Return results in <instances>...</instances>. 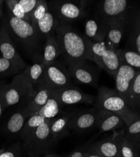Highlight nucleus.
Returning a JSON list of instances; mask_svg holds the SVG:
<instances>
[{
    "label": "nucleus",
    "instance_id": "9d476101",
    "mask_svg": "<svg viewBox=\"0 0 140 157\" xmlns=\"http://www.w3.org/2000/svg\"><path fill=\"white\" fill-rule=\"evenodd\" d=\"M51 93L57 100L60 106L81 103L92 104L96 98V97L87 94L74 86L55 90L52 89Z\"/></svg>",
    "mask_w": 140,
    "mask_h": 157
},
{
    "label": "nucleus",
    "instance_id": "473e14b6",
    "mask_svg": "<svg viewBox=\"0 0 140 157\" xmlns=\"http://www.w3.org/2000/svg\"><path fill=\"white\" fill-rule=\"evenodd\" d=\"M8 13L13 17L31 23L30 17L25 13L22 7L18 3V0H6L5 1Z\"/></svg>",
    "mask_w": 140,
    "mask_h": 157
},
{
    "label": "nucleus",
    "instance_id": "0eeeda50",
    "mask_svg": "<svg viewBox=\"0 0 140 157\" xmlns=\"http://www.w3.org/2000/svg\"><path fill=\"white\" fill-rule=\"evenodd\" d=\"M48 10L57 17L59 22L68 23L78 20L86 15L85 10L78 2L71 1H50Z\"/></svg>",
    "mask_w": 140,
    "mask_h": 157
},
{
    "label": "nucleus",
    "instance_id": "4468645a",
    "mask_svg": "<svg viewBox=\"0 0 140 157\" xmlns=\"http://www.w3.org/2000/svg\"><path fill=\"white\" fill-rule=\"evenodd\" d=\"M138 71L124 63L120 66L114 77L116 84V91L126 101L127 94L131 83L133 81Z\"/></svg>",
    "mask_w": 140,
    "mask_h": 157
},
{
    "label": "nucleus",
    "instance_id": "aec40b11",
    "mask_svg": "<svg viewBox=\"0 0 140 157\" xmlns=\"http://www.w3.org/2000/svg\"><path fill=\"white\" fill-rule=\"evenodd\" d=\"M130 21L129 22L115 23L107 26L104 42L108 47L114 50L118 49Z\"/></svg>",
    "mask_w": 140,
    "mask_h": 157
},
{
    "label": "nucleus",
    "instance_id": "4be33fe9",
    "mask_svg": "<svg viewBox=\"0 0 140 157\" xmlns=\"http://www.w3.org/2000/svg\"><path fill=\"white\" fill-rule=\"evenodd\" d=\"M102 157H121L116 135L100 140L91 147Z\"/></svg>",
    "mask_w": 140,
    "mask_h": 157
},
{
    "label": "nucleus",
    "instance_id": "58836bf2",
    "mask_svg": "<svg viewBox=\"0 0 140 157\" xmlns=\"http://www.w3.org/2000/svg\"><path fill=\"white\" fill-rule=\"evenodd\" d=\"M85 157H102L98 153L94 150L91 147L89 148L86 150V153Z\"/></svg>",
    "mask_w": 140,
    "mask_h": 157
},
{
    "label": "nucleus",
    "instance_id": "72a5a7b5",
    "mask_svg": "<svg viewBox=\"0 0 140 157\" xmlns=\"http://www.w3.org/2000/svg\"><path fill=\"white\" fill-rule=\"evenodd\" d=\"M48 10V7L47 1H40L39 0L36 6L32 11L30 15L31 24L33 26L37 21L41 19Z\"/></svg>",
    "mask_w": 140,
    "mask_h": 157
},
{
    "label": "nucleus",
    "instance_id": "c756f323",
    "mask_svg": "<svg viewBox=\"0 0 140 157\" xmlns=\"http://www.w3.org/2000/svg\"><path fill=\"white\" fill-rule=\"evenodd\" d=\"M27 120V117L23 110L15 113L10 116L6 123V129L7 132L10 134L20 133Z\"/></svg>",
    "mask_w": 140,
    "mask_h": 157
},
{
    "label": "nucleus",
    "instance_id": "1a4fd4ad",
    "mask_svg": "<svg viewBox=\"0 0 140 157\" xmlns=\"http://www.w3.org/2000/svg\"><path fill=\"white\" fill-rule=\"evenodd\" d=\"M44 68V84L52 90L73 86L71 77L67 69L57 62L45 65Z\"/></svg>",
    "mask_w": 140,
    "mask_h": 157
},
{
    "label": "nucleus",
    "instance_id": "f704fd0d",
    "mask_svg": "<svg viewBox=\"0 0 140 157\" xmlns=\"http://www.w3.org/2000/svg\"><path fill=\"white\" fill-rule=\"evenodd\" d=\"M39 2V0H18V3L22 7L25 13L30 17Z\"/></svg>",
    "mask_w": 140,
    "mask_h": 157
},
{
    "label": "nucleus",
    "instance_id": "f3484780",
    "mask_svg": "<svg viewBox=\"0 0 140 157\" xmlns=\"http://www.w3.org/2000/svg\"><path fill=\"white\" fill-rule=\"evenodd\" d=\"M107 27L94 15L87 18L85 22V36L93 42H104Z\"/></svg>",
    "mask_w": 140,
    "mask_h": 157
},
{
    "label": "nucleus",
    "instance_id": "f257e3e1",
    "mask_svg": "<svg viewBox=\"0 0 140 157\" xmlns=\"http://www.w3.org/2000/svg\"><path fill=\"white\" fill-rule=\"evenodd\" d=\"M54 35L59 44L61 54L68 64L88 60V38L79 34L69 24L60 22Z\"/></svg>",
    "mask_w": 140,
    "mask_h": 157
},
{
    "label": "nucleus",
    "instance_id": "4c0bfd02",
    "mask_svg": "<svg viewBox=\"0 0 140 157\" xmlns=\"http://www.w3.org/2000/svg\"><path fill=\"white\" fill-rule=\"evenodd\" d=\"M0 157H17V154L13 150H8L0 152Z\"/></svg>",
    "mask_w": 140,
    "mask_h": 157
},
{
    "label": "nucleus",
    "instance_id": "bb28decb",
    "mask_svg": "<svg viewBox=\"0 0 140 157\" xmlns=\"http://www.w3.org/2000/svg\"><path fill=\"white\" fill-rule=\"evenodd\" d=\"M124 136L134 146L139 148L140 145V118L139 115L126 126L123 132Z\"/></svg>",
    "mask_w": 140,
    "mask_h": 157
},
{
    "label": "nucleus",
    "instance_id": "5701e85b",
    "mask_svg": "<svg viewBox=\"0 0 140 157\" xmlns=\"http://www.w3.org/2000/svg\"><path fill=\"white\" fill-rule=\"evenodd\" d=\"M72 115V114L63 115L50 120V131L54 142L68 134V124Z\"/></svg>",
    "mask_w": 140,
    "mask_h": 157
},
{
    "label": "nucleus",
    "instance_id": "f03ea898",
    "mask_svg": "<svg viewBox=\"0 0 140 157\" xmlns=\"http://www.w3.org/2000/svg\"><path fill=\"white\" fill-rule=\"evenodd\" d=\"M2 23L13 44H19L32 55L39 52L42 38L31 23L17 18L9 13L3 18Z\"/></svg>",
    "mask_w": 140,
    "mask_h": 157
},
{
    "label": "nucleus",
    "instance_id": "7ed1b4c3",
    "mask_svg": "<svg viewBox=\"0 0 140 157\" xmlns=\"http://www.w3.org/2000/svg\"><path fill=\"white\" fill-rule=\"evenodd\" d=\"M95 108L119 116L126 126L129 124L137 116L138 112L133 111L126 101L117 93L115 89L102 86L98 89L97 95L95 98Z\"/></svg>",
    "mask_w": 140,
    "mask_h": 157
},
{
    "label": "nucleus",
    "instance_id": "ddd939ff",
    "mask_svg": "<svg viewBox=\"0 0 140 157\" xmlns=\"http://www.w3.org/2000/svg\"><path fill=\"white\" fill-rule=\"evenodd\" d=\"M0 52H2L3 57L14 62L23 71L27 67V63L18 54L13 42L3 23L0 27Z\"/></svg>",
    "mask_w": 140,
    "mask_h": 157
},
{
    "label": "nucleus",
    "instance_id": "c9c22d12",
    "mask_svg": "<svg viewBox=\"0 0 140 157\" xmlns=\"http://www.w3.org/2000/svg\"><path fill=\"white\" fill-rule=\"evenodd\" d=\"M4 84L0 83V117L2 116L3 111L5 110V104H4V99H3V90L4 87Z\"/></svg>",
    "mask_w": 140,
    "mask_h": 157
},
{
    "label": "nucleus",
    "instance_id": "7c9ffc66",
    "mask_svg": "<svg viewBox=\"0 0 140 157\" xmlns=\"http://www.w3.org/2000/svg\"><path fill=\"white\" fill-rule=\"evenodd\" d=\"M45 120L44 117L38 114H33L28 117L20 132V136L23 142L29 138L35 129L44 123Z\"/></svg>",
    "mask_w": 140,
    "mask_h": 157
},
{
    "label": "nucleus",
    "instance_id": "cd10ccee",
    "mask_svg": "<svg viewBox=\"0 0 140 157\" xmlns=\"http://www.w3.org/2000/svg\"><path fill=\"white\" fill-rule=\"evenodd\" d=\"M52 92V91H51ZM60 105L57 100L52 95L45 105L38 110L34 114L40 115L45 119H53L56 117L60 111Z\"/></svg>",
    "mask_w": 140,
    "mask_h": 157
},
{
    "label": "nucleus",
    "instance_id": "2eb2a0df",
    "mask_svg": "<svg viewBox=\"0 0 140 157\" xmlns=\"http://www.w3.org/2000/svg\"><path fill=\"white\" fill-rule=\"evenodd\" d=\"M51 91L52 89L45 84H42L35 90L34 95L27 102L26 107L23 109L27 119L47 103L51 96Z\"/></svg>",
    "mask_w": 140,
    "mask_h": 157
},
{
    "label": "nucleus",
    "instance_id": "e433bc0d",
    "mask_svg": "<svg viewBox=\"0 0 140 157\" xmlns=\"http://www.w3.org/2000/svg\"><path fill=\"white\" fill-rule=\"evenodd\" d=\"M86 150L84 149H79L73 151L68 157H85Z\"/></svg>",
    "mask_w": 140,
    "mask_h": 157
},
{
    "label": "nucleus",
    "instance_id": "393cba45",
    "mask_svg": "<svg viewBox=\"0 0 140 157\" xmlns=\"http://www.w3.org/2000/svg\"><path fill=\"white\" fill-rule=\"evenodd\" d=\"M126 102L128 106L134 111L137 110L140 105V72L138 71L133 81L130 84Z\"/></svg>",
    "mask_w": 140,
    "mask_h": 157
},
{
    "label": "nucleus",
    "instance_id": "dca6fc26",
    "mask_svg": "<svg viewBox=\"0 0 140 157\" xmlns=\"http://www.w3.org/2000/svg\"><path fill=\"white\" fill-rule=\"evenodd\" d=\"M32 57V64L27 65L23 71L36 90L40 85L44 84V68L42 54L40 52L33 54Z\"/></svg>",
    "mask_w": 140,
    "mask_h": 157
},
{
    "label": "nucleus",
    "instance_id": "a211bd4d",
    "mask_svg": "<svg viewBox=\"0 0 140 157\" xmlns=\"http://www.w3.org/2000/svg\"><path fill=\"white\" fill-rule=\"evenodd\" d=\"M97 110L98 112L97 128L99 129V134L126 126L123 120L119 116L103 110Z\"/></svg>",
    "mask_w": 140,
    "mask_h": 157
},
{
    "label": "nucleus",
    "instance_id": "6e6552de",
    "mask_svg": "<svg viewBox=\"0 0 140 157\" xmlns=\"http://www.w3.org/2000/svg\"><path fill=\"white\" fill-rule=\"evenodd\" d=\"M88 60H82L69 63L68 72L78 82L97 87L101 69Z\"/></svg>",
    "mask_w": 140,
    "mask_h": 157
},
{
    "label": "nucleus",
    "instance_id": "ea45409f",
    "mask_svg": "<svg viewBox=\"0 0 140 157\" xmlns=\"http://www.w3.org/2000/svg\"><path fill=\"white\" fill-rule=\"evenodd\" d=\"M3 1H0V18L2 17V5Z\"/></svg>",
    "mask_w": 140,
    "mask_h": 157
},
{
    "label": "nucleus",
    "instance_id": "2f4dec72",
    "mask_svg": "<svg viewBox=\"0 0 140 157\" xmlns=\"http://www.w3.org/2000/svg\"><path fill=\"white\" fill-rule=\"evenodd\" d=\"M23 71L18 65L14 62L3 57H0V78L17 75Z\"/></svg>",
    "mask_w": 140,
    "mask_h": 157
},
{
    "label": "nucleus",
    "instance_id": "39448f33",
    "mask_svg": "<svg viewBox=\"0 0 140 157\" xmlns=\"http://www.w3.org/2000/svg\"><path fill=\"white\" fill-rule=\"evenodd\" d=\"M88 60L94 62L100 69H104L113 77L120 66L121 62L116 50L108 47L104 42H93L88 39Z\"/></svg>",
    "mask_w": 140,
    "mask_h": 157
},
{
    "label": "nucleus",
    "instance_id": "c85d7f7f",
    "mask_svg": "<svg viewBox=\"0 0 140 157\" xmlns=\"http://www.w3.org/2000/svg\"><path fill=\"white\" fill-rule=\"evenodd\" d=\"M121 157H139L138 147L130 143L123 135V132L116 135Z\"/></svg>",
    "mask_w": 140,
    "mask_h": 157
},
{
    "label": "nucleus",
    "instance_id": "b1692460",
    "mask_svg": "<svg viewBox=\"0 0 140 157\" xmlns=\"http://www.w3.org/2000/svg\"><path fill=\"white\" fill-rule=\"evenodd\" d=\"M60 54V48L54 34L48 36L45 38L42 54L44 66L55 61Z\"/></svg>",
    "mask_w": 140,
    "mask_h": 157
},
{
    "label": "nucleus",
    "instance_id": "423d86ee",
    "mask_svg": "<svg viewBox=\"0 0 140 157\" xmlns=\"http://www.w3.org/2000/svg\"><path fill=\"white\" fill-rule=\"evenodd\" d=\"M35 93V90L24 71L15 75L10 84L4 85L3 94L5 109L23 101L27 102Z\"/></svg>",
    "mask_w": 140,
    "mask_h": 157
},
{
    "label": "nucleus",
    "instance_id": "a19ab883",
    "mask_svg": "<svg viewBox=\"0 0 140 157\" xmlns=\"http://www.w3.org/2000/svg\"><path fill=\"white\" fill-rule=\"evenodd\" d=\"M44 157H62L59 155H55V154H52V155H48Z\"/></svg>",
    "mask_w": 140,
    "mask_h": 157
},
{
    "label": "nucleus",
    "instance_id": "f8f14e48",
    "mask_svg": "<svg viewBox=\"0 0 140 157\" xmlns=\"http://www.w3.org/2000/svg\"><path fill=\"white\" fill-rule=\"evenodd\" d=\"M98 123V112L96 108L73 114L68 124L69 129L77 132H85L94 128Z\"/></svg>",
    "mask_w": 140,
    "mask_h": 157
},
{
    "label": "nucleus",
    "instance_id": "6ab92c4d",
    "mask_svg": "<svg viewBox=\"0 0 140 157\" xmlns=\"http://www.w3.org/2000/svg\"><path fill=\"white\" fill-rule=\"evenodd\" d=\"M139 12L136 11L131 20L126 34L128 36L126 48L133 50L140 54V17Z\"/></svg>",
    "mask_w": 140,
    "mask_h": 157
},
{
    "label": "nucleus",
    "instance_id": "9b49d317",
    "mask_svg": "<svg viewBox=\"0 0 140 157\" xmlns=\"http://www.w3.org/2000/svg\"><path fill=\"white\" fill-rule=\"evenodd\" d=\"M51 120L46 119L35 129L29 138L23 142L25 147L33 151H41L47 148L54 142L50 131Z\"/></svg>",
    "mask_w": 140,
    "mask_h": 157
},
{
    "label": "nucleus",
    "instance_id": "20e7f679",
    "mask_svg": "<svg viewBox=\"0 0 140 157\" xmlns=\"http://www.w3.org/2000/svg\"><path fill=\"white\" fill-rule=\"evenodd\" d=\"M136 12L132 2L103 0L97 3L94 15L107 27L115 23L129 22Z\"/></svg>",
    "mask_w": 140,
    "mask_h": 157
},
{
    "label": "nucleus",
    "instance_id": "412c9836",
    "mask_svg": "<svg viewBox=\"0 0 140 157\" xmlns=\"http://www.w3.org/2000/svg\"><path fill=\"white\" fill-rule=\"evenodd\" d=\"M59 23L57 17L48 10L45 15L37 21L33 27L41 38L45 37L46 38L48 36L54 34Z\"/></svg>",
    "mask_w": 140,
    "mask_h": 157
},
{
    "label": "nucleus",
    "instance_id": "a878e982",
    "mask_svg": "<svg viewBox=\"0 0 140 157\" xmlns=\"http://www.w3.org/2000/svg\"><path fill=\"white\" fill-rule=\"evenodd\" d=\"M116 52L121 63L129 65V66L135 69L136 70L139 71L140 54L127 48H118L116 50Z\"/></svg>",
    "mask_w": 140,
    "mask_h": 157
}]
</instances>
